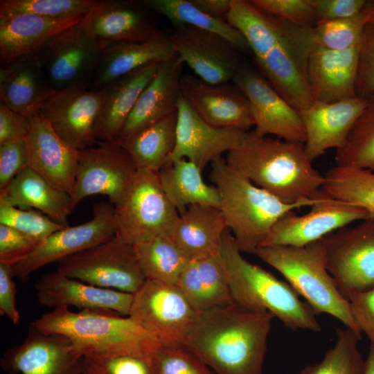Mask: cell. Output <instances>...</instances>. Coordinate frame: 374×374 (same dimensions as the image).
Instances as JSON below:
<instances>
[{
  "instance_id": "cell-1",
  "label": "cell",
  "mask_w": 374,
  "mask_h": 374,
  "mask_svg": "<svg viewBox=\"0 0 374 374\" xmlns=\"http://www.w3.org/2000/svg\"><path fill=\"white\" fill-rule=\"evenodd\" d=\"M274 318L235 303L198 312L182 344L216 374H261Z\"/></svg>"
},
{
  "instance_id": "cell-2",
  "label": "cell",
  "mask_w": 374,
  "mask_h": 374,
  "mask_svg": "<svg viewBox=\"0 0 374 374\" xmlns=\"http://www.w3.org/2000/svg\"><path fill=\"white\" fill-rule=\"evenodd\" d=\"M224 159L231 168L287 204L316 197L325 182L303 143L260 135L254 130Z\"/></svg>"
},
{
  "instance_id": "cell-3",
  "label": "cell",
  "mask_w": 374,
  "mask_h": 374,
  "mask_svg": "<svg viewBox=\"0 0 374 374\" xmlns=\"http://www.w3.org/2000/svg\"><path fill=\"white\" fill-rule=\"evenodd\" d=\"M33 323L44 333L66 337L83 357L130 355L152 362L161 344L130 317L108 310L73 312L57 308Z\"/></svg>"
},
{
  "instance_id": "cell-4",
  "label": "cell",
  "mask_w": 374,
  "mask_h": 374,
  "mask_svg": "<svg viewBox=\"0 0 374 374\" xmlns=\"http://www.w3.org/2000/svg\"><path fill=\"white\" fill-rule=\"evenodd\" d=\"M209 177L219 191L220 209L238 249L251 254L280 217L296 208L310 207L323 194L321 190L314 198L285 203L231 168L222 157L211 163Z\"/></svg>"
},
{
  "instance_id": "cell-5",
  "label": "cell",
  "mask_w": 374,
  "mask_h": 374,
  "mask_svg": "<svg viewBox=\"0 0 374 374\" xmlns=\"http://www.w3.org/2000/svg\"><path fill=\"white\" fill-rule=\"evenodd\" d=\"M220 253L235 303L251 311L270 312L294 331H321L317 314L287 281L243 258L229 229L222 235Z\"/></svg>"
},
{
  "instance_id": "cell-6",
  "label": "cell",
  "mask_w": 374,
  "mask_h": 374,
  "mask_svg": "<svg viewBox=\"0 0 374 374\" xmlns=\"http://www.w3.org/2000/svg\"><path fill=\"white\" fill-rule=\"evenodd\" d=\"M253 254L281 274L317 315L327 314L362 334L326 268L320 240L303 247L262 246Z\"/></svg>"
},
{
  "instance_id": "cell-7",
  "label": "cell",
  "mask_w": 374,
  "mask_h": 374,
  "mask_svg": "<svg viewBox=\"0 0 374 374\" xmlns=\"http://www.w3.org/2000/svg\"><path fill=\"white\" fill-rule=\"evenodd\" d=\"M158 172L138 170L121 199L114 205L116 236L127 243L134 245L157 235L170 236L179 217Z\"/></svg>"
},
{
  "instance_id": "cell-8",
  "label": "cell",
  "mask_w": 374,
  "mask_h": 374,
  "mask_svg": "<svg viewBox=\"0 0 374 374\" xmlns=\"http://www.w3.org/2000/svg\"><path fill=\"white\" fill-rule=\"evenodd\" d=\"M315 45L313 28L290 23L282 39L263 57L255 59L269 84L299 112L314 101L308 65Z\"/></svg>"
},
{
  "instance_id": "cell-9",
  "label": "cell",
  "mask_w": 374,
  "mask_h": 374,
  "mask_svg": "<svg viewBox=\"0 0 374 374\" xmlns=\"http://www.w3.org/2000/svg\"><path fill=\"white\" fill-rule=\"evenodd\" d=\"M326 268L341 295L374 288V220L345 226L320 240Z\"/></svg>"
},
{
  "instance_id": "cell-10",
  "label": "cell",
  "mask_w": 374,
  "mask_h": 374,
  "mask_svg": "<svg viewBox=\"0 0 374 374\" xmlns=\"http://www.w3.org/2000/svg\"><path fill=\"white\" fill-rule=\"evenodd\" d=\"M56 271L94 286L132 294L145 280L134 246L116 236L60 260Z\"/></svg>"
},
{
  "instance_id": "cell-11",
  "label": "cell",
  "mask_w": 374,
  "mask_h": 374,
  "mask_svg": "<svg viewBox=\"0 0 374 374\" xmlns=\"http://www.w3.org/2000/svg\"><path fill=\"white\" fill-rule=\"evenodd\" d=\"M83 19L52 37L35 54L56 91L92 85L101 48Z\"/></svg>"
},
{
  "instance_id": "cell-12",
  "label": "cell",
  "mask_w": 374,
  "mask_h": 374,
  "mask_svg": "<svg viewBox=\"0 0 374 374\" xmlns=\"http://www.w3.org/2000/svg\"><path fill=\"white\" fill-rule=\"evenodd\" d=\"M197 312L177 285L145 279L128 317L161 344H182Z\"/></svg>"
},
{
  "instance_id": "cell-13",
  "label": "cell",
  "mask_w": 374,
  "mask_h": 374,
  "mask_svg": "<svg viewBox=\"0 0 374 374\" xmlns=\"http://www.w3.org/2000/svg\"><path fill=\"white\" fill-rule=\"evenodd\" d=\"M137 168L116 141L97 142L79 150L75 181L70 195L73 210L85 197L104 195L116 205L130 186Z\"/></svg>"
},
{
  "instance_id": "cell-14",
  "label": "cell",
  "mask_w": 374,
  "mask_h": 374,
  "mask_svg": "<svg viewBox=\"0 0 374 374\" xmlns=\"http://www.w3.org/2000/svg\"><path fill=\"white\" fill-rule=\"evenodd\" d=\"M116 233L114 204L110 202L96 204L90 220L52 233L33 253L11 266L12 276L26 282L39 268L106 242Z\"/></svg>"
},
{
  "instance_id": "cell-15",
  "label": "cell",
  "mask_w": 374,
  "mask_h": 374,
  "mask_svg": "<svg viewBox=\"0 0 374 374\" xmlns=\"http://www.w3.org/2000/svg\"><path fill=\"white\" fill-rule=\"evenodd\" d=\"M232 82L247 98L254 131L262 136L296 143L305 141V131L299 112L285 100L263 75L242 63Z\"/></svg>"
},
{
  "instance_id": "cell-16",
  "label": "cell",
  "mask_w": 374,
  "mask_h": 374,
  "mask_svg": "<svg viewBox=\"0 0 374 374\" xmlns=\"http://www.w3.org/2000/svg\"><path fill=\"white\" fill-rule=\"evenodd\" d=\"M310 208L303 215H298L293 211L284 214L274 224L260 247L306 246L353 222L369 218L364 209L332 199L323 193Z\"/></svg>"
},
{
  "instance_id": "cell-17",
  "label": "cell",
  "mask_w": 374,
  "mask_h": 374,
  "mask_svg": "<svg viewBox=\"0 0 374 374\" xmlns=\"http://www.w3.org/2000/svg\"><path fill=\"white\" fill-rule=\"evenodd\" d=\"M169 35L174 52L196 76L211 84L232 81L243 63L240 51L222 37L190 26Z\"/></svg>"
},
{
  "instance_id": "cell-18",
  "label": "cell",
  "mask_w": 374,
  "mask_h": 374,
  "mask_svg": "<svg viewBox=\"0 0 374 374\" xmlns=\"http://www.w3.org/2000/svg\"><path fill=\"white\" fill-rule=\"evenodd\" d=\"M1 366L10 374H81L84 371V357L69 339L44 333L33 323L25 340L6 352Z\"/></svg>"
},
{
  "instance_id": "cell-19",
  "label": "cell",
  "mask_w": 374,
  "mask_h": 374,
  "mask_svg": "<svg viewBox=\"0 0 374 374\" xmlns=\"http://www.w3.org/2000/svg\"><path fill=\"white\" fill-rule=\"evenodd\" d=\"M177 113L176 144L166 163L185 159L203 171L208 164L222 157V154L238 148L249 132L208 124L195 112L182 94Z\"/></svg>"
},
{
  "instance_id": "cell-20",
  "label": "cell",
  "mask_w": 374,
  "mask_h": 374,
  "mask_svg": "<svg viewBox=\"0 0 374 374\" xmlns=\"http://www.w3.org/2000/svg\"><path fill=\"white\" fill-rule=\"evenodd\" d=\"M100 105L99 91L68 88L55 91L38 114L48 122L62 140L82 150L98 142L95 127Z\"/></svg>"
},
{
  "instance_id": "cell-21",
  "label": "cell",
  "mask_w": 374,
  "mask_h": 374,
  "mask_svg": "<svg viewBox=\"0 0 374 374\" xmlns=\"http://www.w3.org/2000/svg\"><path fill=\"white\" fill-rule=\"evenodd\" d=\"M181 89L183 97L208 124L247 132L254 126L249 103L233 83L211 84L186 73Z\"/></svg>"
},
{
  "instance_id": "cell-22",
  "label": "cell",
  "mask_w": 374,
  "mask_h": 374,
  "mask_svg": "<svg viewBox=\"0 0 374 374\" xmlns=\"http://www.w3.org/2000/svg\"><path fill=\"white\" fill-rule=\"evenodd\" d=\"M153 13L138 1L94 0L83 21L102 49L114 43L146 40L160 33Z\"/></svg>"
},
{
  "instance_id": "cell-23",
  "label": "cell",
  "mask_w": 374,
  "mask_h": 374,
  "mask_svg": "<svg viewBox=\"0 0 374 374\" xmlns=\"http://www.w3.org/2000/svg\"><path fill=\"white\" fill-rule=\"evenodd\" d=\"M368 103L358 96L335 102L313 101L299 112L305 131L303 144L308 159H314L330 148H340L355 122Z\"/></svg>"
},
{
  "instance_id": "cell-24",
  "label": "cell",
  "mask_w": 374,
  "mask_h": 374,
  "mask_svg": "<svg viewBox=\"0 0 374 374\" xmlns=\"http://www.w3.org/2000/svg\"><path fill=\"white\" fill-rule=\"evenodd\" d=\"M30 119V131L25 139L29 167L70 195L75 181L79 150L62 140L38 114Z\"/></svg>"
},
{
  "instance_id": "cell-25",
  "label": "cell",
  "mask_w": 374,
  "mask_h": 374,
  "mask_svg": "<svg viewBox=\"0 0 374 374\" xmlns=\"http://www.w3.org/2000/svg\"><path fill=\"white\" fill-rule=\"evenodd\" d=\"M35 287L39 303L53 309L108 310L128 317L134 299V294L94 286L57 271L43 275Z\"/></svg>"
},
{
  "instance_id": "cell-26",
  "label": "cell",
  "mask_w": 374,
  "mask_h": 374,
  "mask_svg": "<svg viewBox=\"0 0 374 374\" xmlns=\"http://www.w3.org/2000/svg\"><path fill=\"white\" fill-rule=\"evenodd\" d=\"M184 64L175 53L159 63L154 75L141 93L118 139H126L177 111Z\"/></svg>"
},
{
  "instance_id": "cell-27",
  "label": "cell",
  "mask_w": 374,
  "mask_h": 374,
  "mask_svg": "<svg viewBox=\"0 0 374 374\" xmlns=\"http://www.w3.org/2000/svg\"><path fill=\"white\" fill-rule=\"evenodd\" d=\"M358 54L359 44L344 50L314 46L308 65L314 101L332 103L357 96Z\"/></svg>"
},
{
  "instance_id": "cell-28",
  "label": "cell",
  "mask_w": 374,
  "mask_h": 374,
  "mask_svg": "<svg viewBox=\"0 0 374 374\" xmlns=\"http://www.w3.org/2000/svg\"><path fill=\"white\" fill-rule=\"evenodd\" d=\"M160 62L138 68L104 86L95 127L98 142L116 141L141 93L154 75Z\"/></svg>"
},
{
  "instance_id": "cell-29",
  "label": "cell",
  "mask_w": 374,
  "mask_h": 374,
  "mask_svg": "<svg viewBox=\"0 0 374 374\" xmlns=\"http://www.w3.org/2000/svg\"><path fill=\"white\" fill-rule=\"evenodd\" d=\"M55 91L35 55L0 67V101L19 114H37Z\"/></svg>"
},
{
  "instance_id": "cell-30",
  "label": "cell",
  "mask_w": 374,
  "mask_h": 374,
  "mask_svg": "<svg viewBox=\"0 0 374 374\" xmlns=\"http://www.w3.org/2000/svg\"><path fill=\"white\" fill-rule=\"evenodd\" d=\"M175 54L170 36L162 31L143 41L122 42L101 49L99 63L92 82L98 91L114 80L143 66L161 62Z\"/></svg>"
},
{
  "instance_id": "cell-31",
  "label": "cell",
  "mask_w": 374,
  "mask_h": 374,
  "mask_svg": "<svg viewBox=\"0 0 374 374\" xmlns=\"http://www.w3.org/2000/svg\"><path fill=\"white\" fill-rule=\"evenodd\" d=\"M84 17L57 19L22 14L0 18V66L35 55L52 37Z\"/></svg>"
},
{
  "instance_id": "cell-32",
  "label": "cell",
  "mask_w": 374,
  "mask_h": 374,
  "mask_svg": "<svg viewBox=\"0 0 374 374\" xmlns=\"http://www.w3.org/2000/svg\"><path fill=\"white\" fill-rule=\"evenodd\" d=\"M227 229L220 208L192 205L179 213L170 238L190 260L220 251Z\"/></svg>"
},
{
  "instance_id": "cell-33",
  "label": "cell",
  "mask_w": 374,
  "mask_h": 374,
  "mask_svg": "<svg viewBox=\"0 0 374 374\" xmlns=\"http://www.w3.org/2000/svg\"><path fill=\"white\" fill-rule=\"evenodd\" d=\"M177 285L197 312L234 303L220 251L199 260H190Z\"/></svg>"
},
{
  "instance_id": "cell-34",
  "label": "cell",
  "mask_w": 374,
  "mask_h": 374,
  "mask_svg": "<svg viewBox=\"0 0 374 374\" xmlns=\"http://www.w3.org/2000/svg\"><path fill=\"white\" fill-rule=\"evenodd\" d=\"M0 203L21 209H35L65 226L72 212L70 195L54 187L28 167L0 190Z\"/></svg>"
},
{
  "instance_id": "cell-35",
  "label": "cell",
  "mask_w": 374,
  "mask_h": 374,
  "mask_svg": "<svg viewBox=\"0 0 374 374\" xmlns=\"http://www.w3.org/2000/svg\"><path fill=\"white\" fill-rule=\"evenodd\" d=\"M158 172L162 188L179 214L192 205L220 208L217 188L205 183L202 171L192 161L182 159L168 162Z\"/></svg>"
},
{
  "instance_id": "cell-36",
  "label": "cell",
  "mask_w": 374,
  "mask_h": 374,
  "mask_svg": "<svg viewBox=\"0 0 374 374\" xmlns=\"http://www.w3.org/2000/svg\"><path fill=\"white\" fill-rule=\"evenodd\" d=\"M177 113L174 112L132 136L118 139L137 170L159 171L176 144Z\"/></svg>"
},
{
  "instance_id": "cell-37",
  "label": "cell",
  "mask_w": 374,
  "mask_h": 374,
  "mask_svg": "<svg viewBox=\"0 0 374 374\" xmlns=\"http://www.w3.org/2000/svg\"><path fill=\"white\" fill-rule=\"evenodd\" d=\"M145 8L166 17L175 26H190L217 34L228 40L240 52L249 45L242 34L227 22L215 19L198 8L191 0L138 1Z\"/></svg>"
},
{
  "instance_id": "cell-38",
  "label": "cell",
  "mask_w": 374,
  "mask_h": 374,
  "mask_svg": "<svg viewBox=\"0 0 374 374\" xmlns=\"http://www.w3.org/2000/svg\"><path fill=\"white\" fill-rule=\"evenodd\" d=\"M145 279L177 285L190 261L167 235H157L133 245Z\"/></svg>"
},
{
  "instance_id": "cell-39",
  "label": "cell",
  "mask_w": 374,
  "mask_h": 374,
  "mask_svg": "<svg viewBox=\"0 0 374 374\" xmlns=\"http://www.w3.org/2000/svg\"><path fill=\"white\" fill-rule=\"evenodd\" d=\"M321 191L328 197L366 211L374 220V172L335 166L324 175Z\"/></svg>"
},
{
  "instance_id": "cell-40",
  "label": "cell",
  "mask_w": 374,
  "mask_h": 374,
  "mask_svg": "<svg viewBox=\"0 0 374 374\" xmlns=\"http://www.w3.org/2000/svg\"><path fill=\"white\" fill-rule=\"evenodd\" d=\"M336 166L374 172V97L350 130L344 145L336 150Z\"/></svg>"
},
{
  "instance_id": "cell-41",
  "label": "cell",
  "mask_w": 374,
  "mask_h": 374,
  "mask_svg": "<svg viewBox=\"0 0 374 374\" xmlns=\"http://www.w3.org/2000/svg\"><path fill=\"white\" fill-rule=\"evenodd\" d=\"M335 345L318 363L308 365L299 374H364L365 359L359 348L361 334L346 328H337Z\"/></svg>"
},
{
  "instance_id": "cell-42",
  "label": "cell",
  "mask_w": 374,
  "mask_h": 374,
  "mask_svg": "<svg viewBox=\"0 0 374 374\" xmlns=\"http://www.w3.org/2000/svg\"><path fill=\"white\" fill-rule=\"evenodd\" d=\"M94 0H1L0 18L22 14L48 18L84 17Z\"/></svg>"
},
{
  "instance_id": "cell-43",
  "label": "cell",
  "mask_w": 374,
  "mask_h": 374,
  "mask_svg": "<svg viewBox=\"0 0 374 374\" xmlns=\"http://www.w3.org/2000/svg\"><path fill=\"white\" fill-rule=\"evenodd\" d=\"M372 20L371 12L364 7L354 17L317 23L313 28L315 44L332 50L350 48L359 44L365 25Z\"/></svg>"
},
{
  "instance_id": "cell-44",
  "label": "cell",
  "mask_w": 374,
  "mask_h": 374,
  "mask_svg": "<svg viewBox=\"0 0 374 374\" xmlns=\"http://www.w3.org/2000/svg\"><path fill=\"white\" fill-rule=\"evenodd\" d=\"M157 374H213L207 366L182 344H161L152 357Z\"/></svg>"
},
{
  "instance_id": "cell-45",
  "label": "cell",
  "mask_w": 374,
  "mask_h": 374,
  "mask_svg": "<svg viewBox=\"0 0 374 374\" xmlns=\"http://www.w3.org/2000/svg\"><path fill=\"white\" fill-rule=\"evenodd\" d=\"M0 224L10 226L41 242L63 226L35 209H21L0 203Z\"/></svg>"
},
{
  "instance_id": "cell-46",
  "label": "cell",
  "mask_w": 374,
  "mask_h": 374,
  "mask_svg": "<svg viewBox=\"0 0 374 374\" xmlns=\"http://www.w3.org/2000/svg\"><path fill=\"white\" fill-rule=\"evenodd\" d=\"M87 374H157L152 362L130 355L84 357Z\"/></svg>"
},
{
  "instance_id": "cell-47",
  "label": "cell",
  "mask_w": 374,
  "mask_h": 374,
  "mask_svg": "<svg viewBox=\"0 0 374 374\" xmlns=\"http://www.w3.org/2000/svg\"><path fill=\"white\" fill-rule=\"evenodd\" d=\"M258 8L293 24L314 28L317 23L314 0H251Z\"/></svg>"
},
{
  "instance_id": "cell-48",
  "label": "cell",
  "mask_w": 374,
  "mask_h": 374,
  "mask_svg": "<svg viewBox=\"0 0 374 374\" xmlns=\"http://www.w3.org/2000/svg\"><path fill=\"white\" fill-rule=\"evenodd\" d=\"M356 93L366 100L374 97V20L365 25L359 42Z\"/></svg>"
},
{
  "instance_id": "cell-49",
  "label": "cell",
  "mask_w": 374,
  "mask_h": 374,
  "mask_svg": "<svg viewBox=\"0 0 374 374\" xmlns=\"http://www.w3.org/2000/svg\"><path fill=\"white\" fill-rule=\"evenodd\" d=\"M42 242L0 224V262L13 265L33 253Z\"/></svg>"
},
{
  "instance_id": "cell-50",
  "label": "cell",
  "mask_w": 374,
  "mask_h": 374,
  "mask_svg": "<svg viewBox=\"0 0 374 374\" xmlns=\"http://www.w3.org/2000/svg\"><path fill=\"white\" fill-rule=\"evenodd\" d=\"M29 167L25 139L0 145V190Z\"/></svg>"
},
{
  "instance_id": "cell-51",
  "label": "cell",
  "mask_w": 374,
  "mask_h": 374,
  "mask_svg": "<svg viewBox=\"0 0 374 374\" xmlns=\"http://www.w3.org/2000/svg\"><path fill=\"white\" fill-rule=\"evenodd\" d=\"M350 311L360 332L374 344V288L353 294L348 299Z\"/></svg>"
},
{
  "instance_id": "cell-52",
  "label": "cell",
  "mask_w": 374,
  "mask_h": 374,
  "mask_svg": "<svg viewBox=\"0 0 374 374\" xmlns=\"http://www.w3.org/2000/svg\"><path fill=\"white\" fill-rule=\"evenodd\" d=\"M366 3V0H314L317 23L354 17Z\"/></svg>"
},
{
  "instance_id": "cell-53",
  "label": "cell",
  "mask_w": 374,
  "mask_h": 374,
  "mask_svg": "<svg viewBox=\"0 0 374 374\" xmlns=\"http://www.w3.org/2000/svg\"><path fill=\"white\" fill-rule=\"evenodd\" d=\"M30 127V117L14 112L0 101V145L26 139Z\"/></svg>"
},
{
  "instance_id": "cell-54",
  "label": "cell",
  "mask_w": 374,
  "mask_h": 374,
  "mask_svg": "<svg viewBox=\"0 0 374 374\" xmlns=\"http://www.w3.org/2000/svg\"><path fill=\"white\" fill-rule=\"evenodd\" d=\"M12 278L11 266L0 262V313L17 324L20 314L16 307V287Z\"/></svg>"
},
{
  "instance_id": "cell-55",
  "label": "cell",
  "mask_w": 374,
  "mask_h": 374,
  "mask_svg": "<svg viewBox=\"0 0 374 374\" xmlns=\"http://www.w3.org/2000/svg\"><path fill=\"white\" fill-rule=\"evenodd\" d=\"M202 11L208 15L226 21L232 0H191Z\"/></svg>"
},
{
  "instance_id": "cell-56",
  "label": "cell",
  "mask_w": 374,
  "mask_h": 374,
  "mask_svg": "<svg viewBox=\"0 0 374 374\" xmlns=\"http://www.w3.org/2000/svg\"><path fill=\"white\" fill-rule=\"evenodd\" d=\"M364 374H374V344H371L368 356L365 359Z\"/></svg>"
},
{
  "instance_id": "cell-57",
  "label": "cell",
  "mask_w": 374,
  "mask_h": 374,
  "mask_svg": "<svg viewBox=\"0 0 374 374\" xmlns=\"http://www.w3.org/2000/svg\"><path fill=\"white\" fill-rule=\"evenodd\" d=\"M365 8L371 12L374 20V0H366Z\"/></svg>"
},
{
  "instance_id": "cell-58",
  "label": "cell",
  "mask_w": 374,
  "mask_h": 374,
  "mask_svg": "<svg viewBox=\"0 0 374 374\" xmlns=\"http://www.w3.org/2000/svg\"><path fill=\"white\" fill-rule=\"evenodd\" d=\"M81 374H87V373H86L85 371H84V372H83L82 373H81Z\"/></svg>"
}]
</instances>
